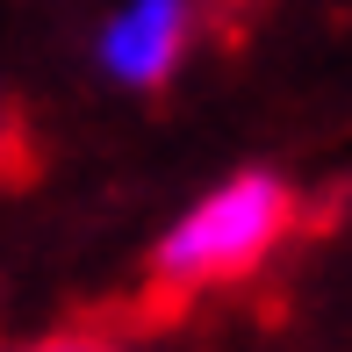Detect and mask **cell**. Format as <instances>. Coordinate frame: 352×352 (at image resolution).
<instances>
[{"mask_svg": "<svg viewBox=\"0 0 352 352\" xmlns=\"http://www.w3.org/2000/svg\"><path fill=\"white\" fill-rule=\"evenodd\" d=\"M295 230V187L280 173H223L216 187H201L180 216L166 223L151 252V274L173 295H216V287L252 280Z\"/></svg>", "mask_w": 352, "mask_h": 352, "instance_id": "cell-1", "label": "cell"}, {"mask_svg": "<svg viewBox=\"0 0 352 352\" xmlns=\"http://www.w3.org/2000/svg\"><path fill=\"white\" fill-rule=\"evenodd\" d=\"M201 29H209V0H116L94 29V65L108 87L158 94L195 58Z\"/></svg>", "mask_w": 352, "mask_h": 352, "instance_id": "cell-2", "label": "cell"}, {"mask_svg": "<svg viewBox=\"0 0 352 352\" xmlns=\"http://www.w3.org/2000/svg\"><path fill=\"white\" fill-rule=\"evenodd\" d=\"M14 158V108H8V94H0V166Z\"/></svg>", "mask_w": 352, "mask_h": 352, "instance_id": "cell-3", "label": "cell"}]
</instances>
